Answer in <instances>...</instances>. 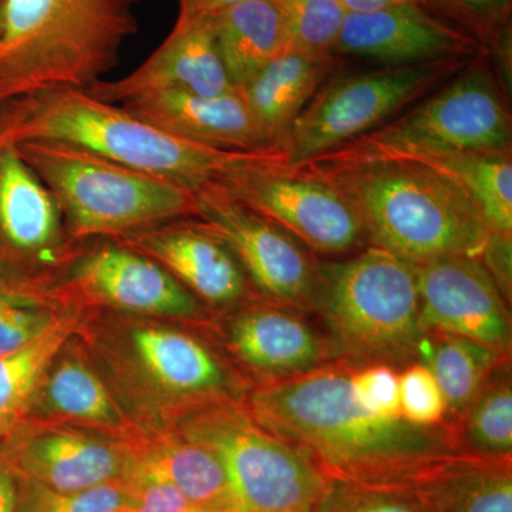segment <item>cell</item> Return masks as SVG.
Listing matches in <instances>:
<instances>
[{"label":"cell","mask_w":512,"mask_h":512,"mask_svg":"<svg viewBox=\"0 0 512 512\" xmlns=\"http://www.w3.org/2000/svg\"><path fill=\"white\" fill-rule=\"evenodd\" d=\"M352 367L333 362L284 382L256 384L245 406L329 480L413 488L458 456L447 424L421 427L366 410L353 392Z\"/></svg>","instance_id":"1"},{"label":"cell","mask_w":512,"mask_h":512,"mask_svg":"<svg viewBox=\"0 0 512 512\" xmlns=\"http://www.w3.org/2000/svg\"><path fill=\"white\" fill-rule=\"evenodd\" d=\"M0 141H57L84 148L197 194L218 178L258 165L286 167L281 150L232 151L175 137L86 90L53 87L0 106Z\"/></svg>","instance_id":"2"},{"label":"cell","mask_w":512,"mask_h":512,"mask_svg":"<svg viewBox=\"0 0 512 512\" xmlns=\"http://www.w3.org/2000/svg\"><path fill=\"white\" fill-rule=\"evenodd\" d=\"M332 185L352 205L372 247L412 262L481 259L491 231L477 205L446 175L412 161L295 167Z\"/></svg>","instance_id":"3"},{"label":"cell","mask_w":512,"mask_h":512,"mask_svg":"<svg viewBox=\"0 0 512 512\" xmlns=\"http://www.w3.org/2000/svg\"><path fill=\"white\" fill-rule=\"evenodd\" d=\"M141 0H5L0 106L53 89H87L116 69Z\"/></svg>","instance_id":"4"},{"label":"cell","mask_w":512,"mask_h":512,"mask_svg":"<svg viewBox=\"0 0 512 512\" xmlns=\"http://www.w3.org/2000/svg\"><path fill=\"white\" fill-rule=\"evenodd\" d=\"M313 312L326 328L333 362L359 367L417 363L421 325L416 266L382 248L318 262Z\"/></svg>","instance_id":"5"},{"label":"cell","mask_w":512,"mask_h":512,"mask_svg":"<svg viewBox=\"0 0 512 512\" xmlns=\"http://www.w3.org/2000/svg\"><path fill=\"white\" fill-rule=\"evenodd\" d=\"M16 148L55 198L74 244L194 217L195 192L164 178L57 141H23Z\"/></svg>","instance_id":"6"},{"label":"cell","mask_w":512,"mask_h":512,"mask_svg":"<svg viewBox=\"0 0 512 512\" xmlns=\"http://www.w3.org/2000/svg\"><path fill=\"white\" fill-rule=\"evenodd\" d=\"M507 150H511L510 113L490 70L476 57L439 92L403 116L296 167H357Z\"/></svg>","instance_id":"7"},{"label":"cell","mask_w":512,"mask_h":512,"mask_svg":"<svg viewBox=\"0 0 512 512\" xmlns=\"http://www.w3.org/2000/svg\"><path fill=\"white\" fill-rule=\"evenodd\" d=\"M175 430L217 454L239 512H315L328 487L329 478L262 427L245 402L201 407L181 416Z\"/></svg>","instance_id":"8"},{"label":"cell","mask_w":512,"mask_h":512,"mask_svg":"<svg viewBox=\"0 0 512 512\" xmlns=\"http://www.w3.org/2000/svg\"><path fill=\"white\" fill-rule=\"evenodd\" d=\"M470 60L386 66L328 80L299 114L282 143L286 168L336 150L382 126L394 114L427 96L437 84L456 76Z\"/></svg>","instance_id":"9"},{"label":"cell","mask_w":512,"mask_h":512,"mask_svg":"<svg viewBox=\"0 0 512 512\" xmlns=\"http://www.w3.org/2000/svg\"><path fill=\"white\" fill-rule=\"evenodd\" d=\"M195 197L194 217L188 220L231 251L265 301L313 312L318 262L305 245L215 188L205 187Z\"/></svg>","instance_id":"10"},{"label":"cell","mask_w":512,"mask_h":512,"mask_svg":"<svg viewBox=\"0 0 512 512\" xmlns=\"http://www.w3.org/2000/svg\"><path fill=\"white\" fill-rule=\"evenodd\" d=\"M208 187L251 208L309 251L342 255L365 242L362 222L332 185L276 165L241 168Z\"/></svg>","instance_id":"11"},{"label":"cell","mask_w":512,"mask_h":512,"mask_svg":"<svg viewBox=\"0 0 512 512\" xmlns=\"http://www.w3.org/2000/svg\"><path fill=\"white\" fill-rule=\"evenodd\" d=\"M77 255L53 195L18 148L0 141V285L37 291Z\"/></svg>","instance_id":"12"},{"label":"cell","mask_w":512,"mask_h":512,"mask_svg":"<svg viewBox=\"0 0 512 512\" xmlns=\"http://www.w3.org/2000/svg\"><path fill=\"white\" fill-rule=\"evenodd\" d=\"M56 295L133 315L204 323L207 306L167 269L146 255L113 242L79 254L67 266Z\"/></svg>","instance_id":"13"},{"label":"cell","mask_w":512,"mask_h":512,"mask_svg":"<svg viewBox=\"0 0 512 512\" xmlns=\"http://www.w3.org/2000/svg\"><path fill=\"white\" fill-rule=\"evenodd\" d=\"M136 440L28 421L0 441V457L20 478L53 490L82 491L124 480L136 461Z\"/></svg>","instance_id":"14"},{"label":"cell","mask_w":512,"mask_h":512,"mask_svg":"<svg viewBox=\"0 0 512 512\" xmlns=\"http://www.w3.org/2000/svg\"><path fill=\"white\" fill-rule=\"evenodd\" d=\"M128 353L143 382L178 410V419L201 407L245 402L249 384L205 340L156 323L127 332Z\"/></svg>","instance_id":"15"},{"label":"cell","mask_w":512,"mask_h":512,"mask_svg":"<svg viewBox=\"0 0 512 512\" xmlns=\"http://www.w3.org/2000/svg\"><path fill=\"white\" fill-rule=\"evenodd\" d=\"M414 266L426 332L460 336L511 355L510 309L480 259L439 256Z\"/></svg>","instance_id":"16"},{"label":"cell","mask_w":512,"mask_h":512,"mask_svg":"<svg viewBox=\"0 0 512 512\" xmlns=\"http://www.w3.org/2000/svg\"><path fill=\"white\" fill-rule=\"evenodd\" d=\"M483 45L456 23L417 2L400 3L372 13H348L335 55L413 66L447 59H474Z\"/></svg>","instance_id":"17"},{"label":"cell","mask_w":512,"mask_h":512,"mask_svg":"<svg viewBox=\"0 0 512 512\" xmlns=\"http://www.w3.org/2000/svg\"><path fill=\"white\" fill-rule=\"evenodd\" d=\"M237 87L222 63L210 19L180 22L137 69L117 80L87 87L94 99L121 104L153 94L183 92L218 96Z\"/></svg>","instance_id":"18"},{"label":"cell","mask_w":512,"mask_h":512,"mask_svg":"<svg viewBox=\"0 0 512 512\" xmlns=\"http://www.w3.org/2000/svg\"><path fill=\"white\" fill-rule=\"evenodd\" d=\"M302 313L265 299L232 313L225 328L229 352L258 384L284 382L333 363L328 340Z\"/></svg>","instance_id":"19"},{"label":"cell","mask_w":512,"mask_h":512,"mask_svg":"<svg viewBox=\"0 0 512 512\" xmlns=\"http://www.w3.org/2000/svg\"><path fill=\"white\" fill-rule=\"evenodd\" d=\"M167 269L205 306L238 308L251 299V284L235 256L191 220H180L114 239Z\"/></svg>","instance_id":"20"},{"label":"cell","mask_w":512,"mask_h":512,"mask_svg":"<svg viewBox=\"0 0 512 512\" xmlns=\"http://www.w3.org/2000/svg\"><path fill=\"white\" fill-rule=\"evenodd\" d=\"M121 106L160 130L204 146L232 151L278 150L266 144L239 89L218 96L153 94Z\"/></svg>","instance_id":"21"},{"label":"cell","mask_w":512,"mask_h":512,"mask_svg":"<svg viewBox=\"0 0 512 512\" xmlns=\"http://www.w3.org/2000/svg\"><path fill=\"white\" fill-rule=\"evenodd\" d=\"M52 417L67 426L136 440L109 387L69 342L47 367L37 387L29 421Z\"/></svg>","instance_id":"22"},{"label":"cell","mask_w":512,"mask_h":512,"mask_svg":"<svg viewBox=\"0 0 512 512\" xmlns=\"http://www.w3.org/2000/svg\"><path fill=\"white\" fill-rule=\"evenodd\" d=\"M339 64L340 57L336 55L288 50L239 89L269 147L281 150L292 124Z\"/></svg>","instance_id":"23"},{"label":"cell","mask_w":512,"mask_h":512,"mask_svg":"<svg viewBox=\"0 0 512 512\" xmlns=\"http://www.w3.org/2000/svg\"><path fill=\"white\" fill-rule=\"evenodd\" d=\"M136 463L174 485L204 512H239L224 464L210 448L177 430L136 441Z\"/></svg>","instance_id":"24"},{"label":"cell","mask_w":512,"mask_h":512,"mask_svg":"<svg viewBox=\"0 0 512 512\" xmlns=\"http://www.w3.org/2000/svg\"><path fill=\"white\" fill-rule=\"evenodd\" d=\"M210 25L222 63L237 89L291 50L276 0H244L212 16Z\"/></svg>","instance_id":"25"},{"label":"cell","mask_w":512,"mask_h":512,"mask_svg":"<svg viewBox=\"0 0 512 512\" xmlns=\"http://www.w3.org/2000/svg\"><path fill=\"white\" fill-rule=\"evenodd\" d=\"M413 490L433 512H512V457L454 456Z\"/></svg>","instance_id":"26"},{"label":"cell","mask_w":512,"mask_h":512,"mask_svg":"<svg viewBox=\"0 0 512 512\" xmlns=\"http://www.w3.org/2000/svg\"><path fill=\"white\" fill-rule=\"evenodd\" d=\"M511 355L474 340L426 332L419 360L436 377L444 402V424L454 423L483 389L495 367Z\"/></svg>","instance_id":"27"},{"label":"cell","mask_w":512,"mask_h":512,"mask_svg":"<svg viewBox=\"0 0 512 512\" xmlns=\"http://www.w3.org/2000/svg\"><path fill=\"white\" fill-rule=\"evenodd\" d=\"M410 161L453 180L477 205L491 234L512 238L511 150L474 151Z\"/></svg>","instance_id":"28"},{"label":"cell","mask_w":512,"mask_h":512,"mask_svg":"<svg viewBox=\"0 0 512 512\" xmlns=\"http://www.w3.org/2000/svg\"><path fill=\"white\" fill-rule=\"evenodd\" d=\"M447 426L458 456L512 457L511 357L495 367L466 412Z\"/></svg>","instance_id":"29"},{"label":"cell","mask_w":512,"mask_h":512,"mask_svg":"<svg viewBox=\"0 0 512 512\" xmlns=\"http://www.w3.org/2000/svg\"><path fill=\"white\" fill-rule=\"evenodd\" d=\"M76 329L74 316L57 320L45 335L0 356V441L28 423L40 380Z\"/></svg>","instance_id":"30"},{"label":"cell","mask_w":512,"mask_h":512,"mask_svg":"<svg viewBox=\"0 0 512 512\" xmlns=\"http://www.w3.org/2000/svg\"><path fill=\"white\" fill-rule=\"evenodd\" d=\"M295 52L335 55L346 10L338 0H276Z\"/></svg>","instance_id":"31"},{"label":"cell","mask_w":512,"mask_h":512,"mask_svg":"<svg viewBox=\"0 0 512 512\" xmlns=\"http://www.w3.org/2000/svg\"><path fill=\"white\" fill-rule=\"evenodd\" d=\"M18 477V476H16ZM18 512H126V481L82 491H59L18 477Z\"/></svg>","instance_id":"32"},{"label":"cell","mask_w":512,"mask_h":512,"mask_svg":"<svg viewBox=\"0 0 512 512\" xmlns=\"http://www.w3.org/2000/svg\"><path fill=\"white\" fill-rule=\"evenodd\" d=\"M315 512H433L413 488L369 487L329 480Z\"/></svg>","instance_id":"33"},{"label":"cell","mask_w":512,"mask_h":512,"mask_svg":"<svg viewBox=\"0 0 512 512\" xmlns=\"http://www.w3.org/2000/svg\"><path fill=\"white\" fill-rule=\"evenodd\" d=\"M60 319L42 296L26 295L6 286L0 291V356L35 342Z\"/></svg>","instance_id":"34"},{"label":"cell","mask_w":512,"mask_h":512,"mask_svg":"<svg viewBox=\"0 0 512 512\" xmlns=\"http://www.w3.org/2000/svg\"><path fill=\"white\" fill-rule=\"evenodd\" d=\"M400 416L421 427L440 426L446 419V402L436 377L423 363L404 367L399 376Z\"/></svg>","instance_id":"35"},{"label":"cell","mask_w":512,"mask_h":512,"mask_svg":"<svg viewBox=\"0 0 512 512\" xmlns=\"http://www.w3.org/2000/svg\"><path fill=\"white\" fill-rule=\"evenodd\" d=\"M427 9L456 20L458 28L471 33L481 45L505 23L511 22V0H429Z\"/></svg>","instance_id":"36"},{"label":"cell","mask_w":512,"mask_h":512,"mask_svg":"<svg viewBox=\"0 0 512 512\" xmlns=\"http://www.w3.org/2000/svg\"><path fill=\"white\" fill-rule=\"evenodd\" d=\"M400 372L390 365L352 367V386L359 403L376 416L400 419Z\"/></svg>","instance_id":"37"},{"label":"cell","mask_w":512,"mask_h":512,"mask_svg":"<svg viewBox=\"0 0 512 512\" xmlns=\"http://www.w3.org/2000/svg\"><path fill=\"white\" fill-rule=\"evenodd\" d=\"M124 481L128 488L126 512H204L192 505L173 484L138 466L136 461Z\"/></svg>","instance_id":"38"},{"label":"cell","mask_w":512,"mask_h":512,"mask_svg":"<svg viewBox=\"0 0 512 512\" xmlns=\"http://www.w3.org/2000/svg\"><path fill=\"white\" fill-rule=\"evenodd\" d=\"M239 2L244 0H178L177 20L194 22V20L210 19Z\"/></svg>","instance_id":"39"},{"label":"cell","mask_w":512,"mask_h":512,"mask_svg":"<svg viewBox=\"0 0 512 512\" xmlns=\"http://www.w3.org/2000/svg\"><path fill=\"white\" fill-rule=\"evenodd\" d=\"M18 497V477L0 457V512H18Z\"/></svg>","instance_id":"40"},{"label":"cell","mask_w":512,"mask_h":512,"mask_svg":"<svg viewBox=\"0 0 512 512\" xmlns=\"http://www.w3.org/2000/svg\"><path fill=\"white\" fill-rule=\"evenodd\" d=\"M338 2L346 13H372L400 5V3L416 2V0H338Z\"/></svg>","instance_id":"41"},{"label":"cell","mask_w":512,"mask_h":512,"mask_svg":"<svg viewBox=\"0 0 512 512\" xmlns=\"http://www.w3.org/2000/svg\"><path fill=\"white\" fill-rule=\"evenodd\" d=\"M3 8H5V0H0V32H2L3 25Z\"/></svg>","instance_id":"42"},{"label":"cell","mask_w":512,"mask_h":512,"mask_svg":"<svg viewBox=\"0 0 512 512\" xmlns=\"http://www.w3.org/2000/svg\"><path fill=\"white\" fill-rule=\"evenodd\" d=\"M417 3H420V5H423L424 8H426L427 6V2H429V0H416Z\"/></svg>","instance_id":"43"},{"label":"cell","mask_w":512,"mask_h":512,"mask_svg":"<svg viewBox=\"0 0 512 512\" xmlns=\"http://www.w3.org/2000/svg\"><path fill=\"white\" fill-rule=\"evenodd\" d=\"M6 286L5 285H0V291H2V289H5Z\"/></svg>","instance_id":"44"}]
</instances>
